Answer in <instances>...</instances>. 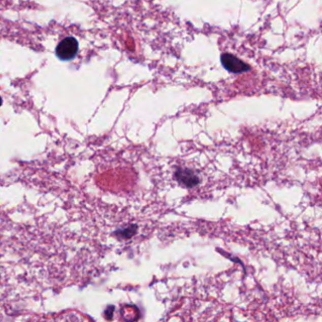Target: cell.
Listing matches in <instances>:
<instances>
[{
	"label": "cell",
	"mask_w": 322,
	"mask_h": 322,
	"mask_svg": "<svg viewBox=\"0 0 322 322\" xmlns=\"http://www.w3.org/2000/svg\"><path fill=\"white\" fill-rule=\"evenodd\" d=\"M78 52V41L74 37H68L60 41L56 48L58 58L62 60H72Z\"/></svg>",
	"instance_id": "obj_1"
},
{
	"label": "cell",
	"mask_w": 322,
	"mask_h": 322,
	"mask_svg": "<svg viewBox=\"0 0 322 322\" xmlns=\"http://www.w3.org/2000/svg\"><path fill=\"white\" fill-rule=\"evenodd\" d=\"M175 178L179 182V184L184 187H195L200 184V177L194 170L189 168H180L177 169L175 173Z\"/></svg>",
	"instance_id": "obj_2"
},
{
	"label": "cell",
	"mask_w": 322,
	"mask_h": 322,
	"mask_svg": "<svg viewBox=\"0 0 322 322\" xmlns=\"http://www.w3.org/2000/svg\"><path fill=\"white\" fill-rule=\"evenodd\" d=\"M221 60L224 68L234 73H241L248 70V66L233 55L224 54L222 55Z\"/></svg>",
	"instance_id": "obj_3"
},
{
	"label": "cell",
	"mask_w": 322,
	"mask_h": 322,
	"mask_svg": "<svg viewBox=\"0 0 322 322\" xmlns=\"http://www.w3.org/2000/svg\"><path fill=\"white\" fill-rule=\"evenodd\" d=\"M1 104H2V100H1V98H0V106H1Z\"/></svg>",
	"instance_id": "obj_4"
}]
</instances>
